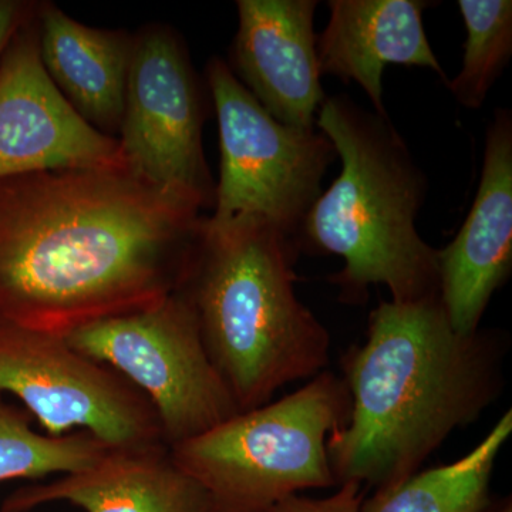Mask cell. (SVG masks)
Segmentation results:
<instances>
[{"label": "cell", "instance_id": "6da1fadb", "mask_svg": "<svg viewBox=\"0 0 512 512\" xmlns=\"http://www.w3.org/2000/svg\"><path fill=\"white\" fill-rule=\"evenodd\" d=\"M201 208L131 171L0 180V320L66 338L183 286Z\"/></svg>", "mask_w": 512, "mask_h": 512}, {"label": "cell", "instance_id": "7a4b0ae2", "mask_svg": "<svg viewBox=\"0 0 512 512\" xmlns=\"http://www.w3.org/2000/svg\"><path fill=\"white\" fill-rule=\"evenodd\" d=\"M494 338L460 335L439 298L382 302L365 345L345 359L348 419L328 440L336 485L383 490L413 476L500 392Z\"/></svg>", "mask_w": 512, "mask_h": 512}, {"label": "cell", "instance_id": "3957f363", "mask_svg": "<svg viewBox=\"0 0 512 512\" xmlns=\"http://www.w3.org/2000/svg\"><path fill=\"white\" fill-rule=\"evenodd\" d=\"M296 239L254 217L205 218L187 278L205 348L241 412L329 363L330 336L296 296Z\"/></svg>", "mask_w": 512, "mask_h": 512}, {"label": "cell", "instance_id": "277c9868", "mask_svg": "<svg viewBox=\"0 0 512 512\" xmlns=\"http://www.w3.org/2000/svg\"><path fill=\"white\" fill-rule=\"evenodd\" d=\"M316 126L342 160V173L306 214L298 242L343 259L333 282L346 302L373 285L394 303L439 298V249L421 239L416 218L426 178L387 117L346 97L325 99Z\"/></svg>", "mask_w": 512, "mask_h": 512}, {"label": "cell", "instance_id": "5b68a950", "mask_svg": "<svg viewBox=\"0 0 512 512\" xmlns=\"http://www.w3.org/2000/svg\"><path fill=\"white\" fill-rule=\"evenodd\" d=\"M345 380L322 372L301 389L170 447L218 512H266L292 495L336 485L328 440L348 419Z\"/></svg>", "mask_w": 512, "mask_h": 512}, {"label": "cell", "instance_id": "8992f818", "mask_svg": "<svg viewBox=\"0 0 512 512\" xmlns=\"http://www.w3.org/2000/svg\"><path fill=\"white\" fill-rule=\"evenodd\" d=\"M207 79L221 147L220 183L208 221L259 218L298 242L306 214L322 195L335 148L320 131L275 120L224 60H210Z\"/></svg>", "mask_w": 512, "mask_h": 512}, {"label": "cell", "instance_id": "52a82bcc", "mask_svg": "<svg viewBox=\"0 0 512 512\" xmlns=\"http://www.w3.org/2000/svg\"><path fill=\"white\" fill-rule=\"evenodd\" d=\"M66 339L146 396L168 447L241 413L208 355L197 316L181 291L144 311L84 326Z\"/></svg>", "mask_w": 512, "mask_h": 512}, {"label": "cell", "instance_id": "ba28073f", "mask_svg": "<svg viewBox=\"0 0 512 512\" xmlns=\"http://www.w3.org/2000/svg\"><path fill=\"white\" fill-rule=\"evenodd\" d=\"M0 392L18 397L49 436L89 431L113 448L164 443L153 406L116 370L62 336L5 320H0Z\"/></svg>", "mask_w": 512, "mask_h": 512}, {"label": "cell", "instance_id": "9c48e42d", "mask_svg": "<svg viewBox=\"0 0 512 512\" xmlns=\"http://www.w3.org/2000/svg\"><path fill=\"white\" fill-rule=\"evenodd\" d=\"M187 50L173 29L150 25L133 37L119 141L138 177L183 200L215 204L204 150V106Z\"/></svg>", "mask_w": 512, "mask_h": 512}, {"label": "cell", "instance_id": "30bf717a", "mask_svg": "<svg viewBox=\"0 0 512 512\" xmlns=\"http://www.w3.org/2000/svg\"><path fill=\"white\" fill-rule=\"evenodd\" d=\"M67 170L131 171L119 138L87 123L46 73L35 6L0 60V180Z\"/></svg>", "mask_w": 512, "mask_h": 512}, {"label": "cell", "instance_id": "8fae6325", "mask_svg": "<svg viewBox=\"0 0 512 512\" xmlns=\"http://www.w3.org/2000/svg\"><path fill=\"white\" fill-rule=\"evenodd\" d=\"M512 266V119L498 110L485 137L476 201L451 244L439 251V299L451 328L478 332L491 296Z\"/></svg>", "mask_w": 512, "mask_h": 512}, {"label": "cell", "instance_id": "7c38bea8", "mask_svg": "<svg viewBox=\"0 0 512 512\" xmlns=\"http://www.w3.org/2000/svg\"><path fill=\"white\" fill-rule=\"evenodd\" d=\"M312 0H238V80L279 123L315 130L325 101Z\"/></svg>", "mask_w": 512, "mask_h": 512}, {"label": "cell", "instance_id": "4fadbf2b", "mask_svg": "<svg viewBox=\"0 0 512 512\" xmlns=\"http://www.w3.org/2000/svg\"><path fill=\"white\" fill-rule=\"evenodd\" d=\"M59 501L86 512H218L208 491L177 466L164 443L110 448L93 466L20 488L2 512H29Z\"/></svg>", "mask_w": 512, "mask_h": 512}, {"label": "cell", "instance_id": "5bb4252c", "mask_svg": "<svg viewBox=\"0 0 512 512\" xmlns=\"http://www.w3.org/2000/svg\"><path fill=\"white\" fill-rule=\"evenodd\" d=\"M426 8L419 0H332L318 39L320 72L359 84L382 117L383 73L390 64L426 67L447 83L424 32Z\"/></svg>", "mask_w": 512, "mask_h": 512}, {"label": "cell", "instance_id": "9a60e30c", "mask_svg": "<svg viewBox=\"0 0 512 512\" xmlns=\"http://www.w3.org/2000/svg\"><path fill=\"white\" fill-rule=\"evenodd\" d=\"M40 59L64 99L107 136L119 133L133 37L92 28L53 3L36 6Z\"/></svg>", "mask_w": 512, "mask_h": 512}, {"label": "cell", "instance_id": "2e32d148", "mask_svg": "<svg viewBox=\"0 0 512 512\" xmlns=\"http://www.w3.org/2000/svg\"><path fill=\"white\" fill-rule=\"evenodd\" d=\"M512 433V412L498 420L470 453L454 463L414 473L365 498L360 512H485L495 460Z\"/></svg>", "mask_w": 512, "mask_h": 512}, {"label": "cell", "instance_id": "e0dca14e", "mask_svg": "<svg viewBox=\"0 0 512 512\" xmlns=\"http://www.w3.org/2000/svg\"><path fill=\"white\" fill-rule=\"evenodd\" d=\"M110 448L89 431L37 433L29 413L0 399V483L76 473L93 466Z\"/></svg>", "mask_w": 512, "mask_h": 512}, {"label": "cell", "instance_id": "ac0fdd59", "mask_svg": "<svg viewBox=\"0 0 512 512\" xmlns=\"http://www.w3.org/2000/svg\"><path fill=\"white\" fill-rule=\"evenodd\" d=\"M458 9L466 23L467 42L463 69L447 87L464 107L477 110L511 57L512 2L460 0Z\"/></svg>", "mask_w": 512, "mask_h": 512}, {"label": "cell", "instance_id": "d6986e66", "mask_svg": "<svg viewBox=\"0 0 512 512\" xmlns=\"http://www.w3.org/2000/svg\"><path fill=\"white\" fill-rule=\"evenodd\" d=\"M367 490L363 485L349 481L338 485V491L325 498L292 495L266 512H360Z\"/></svg>", "mask_w": 512, "mask_h": 512}, {"label": "cell", "instance_id": "ffe728a7", "mask_svg": "<svg viewBox=\"0 0 512 512\" xmlns=\"http://www.w3.org/2000/svg\"><path fill=\"white\" fill-rule=\"evenodd\" d=\"M35 6L18 0H0V60L8 49L10 40L20 26L32 15Z\"/></svg>", "mask_w": 512, "mask_h": 512}, {"label": "cell", "instance_id": "44dd1931", "mask_svg": "<svg viewBox=\"0 0 512 512\" xmlns=\"http://www.w3.org/2000/svg\"><path fill=\"white\" fill-rule=\"evenodd\" d=\"M495 512H512L510 501H508L507 504H504L503 507L500 508V510H497Z\"/></svg>", "mask_w": 512, "mask_h": 512}]
</instances>
